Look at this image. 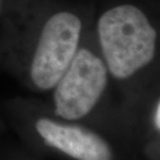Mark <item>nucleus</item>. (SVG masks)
Instances as JSON below:
<instances>
[{
	"mask_svg": "<svg viewBox=\"0 0 160 160\" xmlns=\"http://www.w3.org/2000/svg\"><path fill=\"white\" fill-rule=\"evenodd\" d=\"M0 6H1V0H0Z\"/></svg>",
	"mask_w": 160,
	"mask_h": 160,
	"instance_id": "0eeeda50",
	"label": "nucleus"
},
{
	"mask_svg": "<svg viewBox=\"0 0 160 160\" xmlns=\"http://www.w3.org/2000/svg\"><path fill=\"white\" fill-rule=\"evenodd\" d=\"M33 153L56 160H118L116 150L99 132L80 122L40 115L31 125Z\"/></svg>",
	"mask_w": 160,
	"mask_h": 160,
	"instance_id": "f03ea898",
	"label": "nucleus"
},
{
	"mask_svg": "<svg viewBox=\"0 0 160 160\" xmlns=\"http://www.w3.org/2000/svg\"><path fill=\"white\" fill-rule=\"evenodd\" d=\"M107 85L104 63L89 50H79L53 89V115L81 122L96 108Z\"/></svg>",
	"mask_w": 160,
	"mask_h": 160,
	"instance_id": "7ed1b4c3",
	"label": "nucleus"
},
{
	"mask_svg": "<svg viewBox=\"0 0 160 160\" xmlns=\"http://www.w3.org/2000/svg\"><path fill=\"white\" fill-rule=\"evenodd\" d=\"M154 124L156 126V128L160 131V101L155 110V114H154Z\"/></svg>",
	"mask_w": 160,
	"mask_h": 160,
	"instance_id": "423d86ee",
	"label": "nucleus"
},
{
	"mask_svg": "<svg viewBox=\"0 0 160 160\" xmlns=\"http://www.w3.org/2000/svg\"><path fill=\"white\" fill-rule=\"evenodd\" d=\"M81 20L71 12L55 13L45 24L30 67V78L40 91L53 90L78 52Z\"/></svg>",
	"mask_w": 160,
	"mask_h": 160,
	"instance_id": "20e7f679",
	"label": "nucleus"
},
{
	"mask_svg": "<svg viewBox=\"0 0 160 160\" xmlns=\"http://www.w3.org/2000/svg\"><path fill=\"white\" fill-rule=\"evenodd\" d=\"M98 35L108 68L117 79L133 76L155 55L157 34L137 6L119 5L105 12L98 21Z\"/></svg>",
	"mask_w": 160,
	"mask_h": 160,
	"instance_id": "f257e3e1",
	"label": "nucleus"
},
{
	"mask_svg": "<svg viewBox=\"0 0 160 160\" xmlns=\"http://www.w3.org/2000/svg\"><path fill=\"white\" fill-rule=\"evenodd\" d=\"M0 160H46L45 158L35 155L34 153H26V152H18V153H9V154H1Z\"/></svg>",
	"mask_w": 160,
	"mask_h": 160,
	"instance_id": "39448f33",
	"label": "nucleus"
}]
</instances>
